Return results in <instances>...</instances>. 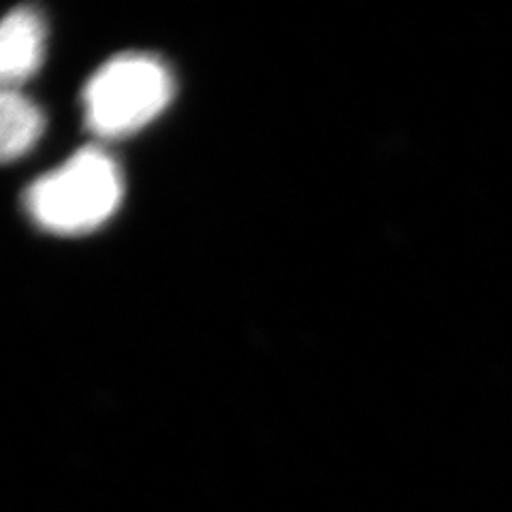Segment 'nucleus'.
Listing matches in <instances>:
<instances>
[{
    "label": "nucleus",
    "mask_w": 512,
    "mask_h": 512,
    "mask_svg": "<svg viewBox=\"0 0 512 512\" xmlns=\"http://www.w3.org/2000/svg\"><path fill=\"white\" fill-rule=\"evenodd\" d=\"M0 150L5 160L24 156L43 133V114L35 103H30L18 90L5 88L0 99Z\"/></svg>",
    "instance_id": "obj_4"
},
{
    "label": "nucleus",
    "mask_w": 512,
    "mask_h": 512,
    "mask_svg": "<svg viewBox=\"0 0 512 512\" xmlns=\"http://www.w3.org/2000/svg\"><path fill=\"white\" fill-rule=\"evenodd\" d=\"M45 47L41 15L30 7L13 9L0 30V73L5 88L22 84L39 69Z\"/></svg>",
    "instance_id": "obj_3"
},
{
    "label": "nucleus",
    "mask_w": 512,
    "mask_h": 512,
    "mask_svg": "<svg viewBox=\"0 0 512 512\" xmlns=\"http://www.w3.org/2000/svg\"><path fill=\"white\" fill-rule=\"evenodd\" d=\"M173 96V77L146 54H124L92 75L84 90L86 124L99 137H124L150 124Z\"/></svg>",
    "instance_id": "obj_2"
},
{
    "label": "nucleus",
    "mask_w": 512,
    "mask_h": 512,
    "mask_svg": "<svg viewBox=\"0 0 512 512\" xmlns=\"http://www.w3.org/2000/svg\"><path fill=\"white\" fill-rule=\"evenodd\" d=\"M122 173L103 150L84 148L26 192L30 216L58 235H82L107 222L122 201Z\"/></svg>",
    "instance_id": "obj_1"
}]
</instances>
